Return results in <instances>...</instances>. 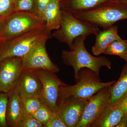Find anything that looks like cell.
Instances as JSON below:
<instances>
[{
  "label": "cell",
  "instance_id": "obj_1",
  "mask_svg": "<svg viewBox=\"0 0 127 127\" xmlns=\"http://www.w3.org/2000/svg\"><path fill=\"white\" fill-rule=\"evenodd\" d=\"M87 36L83 35L78 37L74 40L70 51L62 52L63 61L66 65L73 69L76 81L79 71L82 68H89L99 76L100 69L103 67L112 69V63L109 59L104 56H94L87 50L84 42Z\"/></svg>",
  "mask_w": 127,
  "mask_h": 127
},
{
  "label": "cell",
  "instance_id": "obj_2",
  "mask_svg": "<svg viewBox=\"0 0 127 127\" xmlns=\"http://www.w3.org/2000/svg\"><path fill=\"white\" fill-rule=\"evenodd\" d=\"M46 27L28 31L5 41L0 49V61L10 57L23 58L39 45L52 37Z\"/></svg>",
  "mask_w": 127,
  "mask_h": 127
},
{
  "label": "cell",
  "instance_id": "obj_3",
  "mask_svg": "<svg viewBox=\"0 0 127 127\" xmlns=\"http://www.w3.org/2000/svg\"><path fill=\"white\" fill-rule=\"evenodd\" d=\"M116 81L103 82L101 81L100 76L92 70L82 68L79 71L76 84L60 87L58 100L70 96L88 99L102 89L113 85Z\"/></svg>",
  "mask_w": 127,
  "mask_h": 127
},
{
  "label": "cell",
  "instance_id": "obj_4",
  "mask_svg": "<svg viewBox=\"0 0 127 127\" xmlns=\"http://www.w3.org/2000/svg\"><path fill=\"white\" fill-rule=\"evenodd\" d=\"M73 15L81 20L105 30L112 26L117 22L127 20V7L109 1L86 11Z\"/></svg>",
  "mask_w": 127,
  "mask_h": 127
},
{
  "label": "cell",
  "instance_id": "obj_5",
  "mask_svg": "<svg viewBox=\"0 0 127 127\" xmlns=\"http://www.w3.org/2000/svg\"><path fill=\"white\" fill-rule=\"evenodd\" d=\"M99 31L98 27L95 25L81 20L62 10L60 28L52 35L60 42L67 44L71 49L74 40L78 37L91 34L96 35Z\"/></svg>",
  "mask_w": 127,
  "mask_h": 127
},
{
  "label": "cell",
  "instance_id": "obj_6",
  "mask_svg": "<svg viewBox=\"0 0 127 127\" xmlns=\"http://www.w3.org/2000/svg\"><path fill=\"white\" fill-rule=\"evenodd\" d=\"M4 22L2 38L5 41L28 31L46 27L44 21L35 15L28 12H16Z\"/></svg>",
  "mask_w": 127,
  "mask_h": 127
},
{
  "label": "cell",
  "instance_id": "obj_7",
  "mask_svg": "<svg viewBox=\"0 0 127 127\" xmlns=\"http://www.w3.org/2000/svg\"><path fill=\"white\" fill-rule=\"evenodd\" d=\"M112 86L102 89L88 100L83 113L76 127H91L109 105Z\"/></svg>",
  "mask_w": 127,
  "mask_h": 127
},
{
  "label": "cell",
  "instance_id": "obj_8",
  "mask_svg": "<svg viewBox=\"0 0 127 127\" xmlns=\"http://www.w3.org/2000/svg\"><path fill=\"white\" fill-rule=\"evenodd\" d=\"M32 72L40 79L42 86L40 99L42 103L47 105L53 112L56 111L59 98V88L64 83L56 73L46 70L36 69L28 70Z\"/></svg>",
  "mask_w": 127,
  "mask_h": 127
},
{
  "label": "cell",
  "instance_id": "obj_9",
  "mask_svg": "<svg viewBox=\"0 0 127 127\" xmlns=\"http://www.w3.org/2000/svg\"><path fill=\"white\" fill-rule=\"evenodd\" d=\"M88 100L72 96L59 99L56 112L67 127H76L81 119Z\"/></svg>",
  "mask_w": 127,
  "mask_h": 127
},
{
  "label": "cell",
  "instance_id": "obj_10",
  "mask_svg": "<svg viewBox=\"0 0 127 127\" xmlns=\"http://www.w3.org/2000/svg\"><path fill=\"white\" fill-rule=\"evenodd\" d=\"M23 69L22 58H8L1 61L0 93H8L14 88Z\"/></svg>",
  "mask_w": 127,
  "mask_h": 127
},
{
  "label": "cell",
  "instance_id": "obj_11",
  "mask_svg": "<svg viewBox=\"0 0 127 127\" xmlns=\"http://www.w3.org/2000/svg\"><path fill=\"white\" fill-rule=\"evenodd\" d=\"M46 43L39 45L22 58L23 69H42L56 73L59 71L58 66L50 59L46 47Z\"/></svg>",
  "mask_w": 127,
  "mask_h": 127
},
{
  "label": "cell",
  "instance_id": "obj_12",
  "mask_svg": "<svg viewBox=\"0 0 127 127\" xmlns=\"http://www.w3.org/2000/svg\"><path fill=\"white\" fill-rule=\"evenodd\" d=\"M14 88L21 98H40L42 91L41 83L38 78L31 71L23 69Z\"/></svg>",
  "mask_w": 127,
  "mask_h": 127
},
{
  "label": "cell",
  "instance_id": "obj_13",
  "mask_svg": "<svg viewBox=\"0 0 127 127\" xmlns=\"http://www.w3.org/2000/svg\"><path fill=\"white\" fill-rule=\"evenodd\" d=\"M7 94L8 98L6 114L7 127H18L23 113L21 98L15 88Z\"/></svg>",
  "mask_w": 127,
  "mask_h": 127
},
{
  "label": "cell",
  "instance_id": "obj_14",
  "mask_svg": "<svg viewBox=\"0 0 127 127\" xmlns=\"http://www.w3.org/2000/svg\"><path fill=\"white\" fill-rule=\"evenodd\" d=\"M118 27L113 25L107 29L100 31L95 35V41L92 47L93 54L96 56L104 54L107 47L114 41L121 39L118 33Z\"/></svg>",
  "mask_w": 127,
  "mask_h": 127
},
{
  "label": "cell",
  "instance_id": "obj_15",
  "mask_svg": "<svg viewBox=\"0 0 127 127\" xmlns=\"http://www.w3.org/2000/svg\"><path fill=\"white\" fill-rule=\"evenodd\" d=\"M124 115L119 103L109 105L91 127H116Z\"/></svg>",
  "mask_w": 127,
  "mask_h": 127
},
{
  "label": "cell",
  "instance_id": "obj_16",
  "mask_svg": "<svg viewBox=\"0 0 127 127\" xmlns=\"http://www.w3.org/2000/svg\"><path fill=\"white\" fill-rule=\"evenodd\" d=\"M62 10L72 15L88 10L110 0H59Z\"/></svg>",
  "mask_w": 127,
  "mask_h": 127
},
{
  "label": "cell",
  "instance_id": "obj_17",
  "mask_svg": "<svg viewBox=\"0 0 127 127\" xmlns=\"http://www.w3.org/2000/svg\"><path fill=\"white\" fill-rule=\"evenodd\" d=\"M62 10L59 0H52L48 5L43 14V20L46 27L51 32L59 29Z\"/></svg>",
  "mask_w": 127,
  "mask_h": 127
},
{
  "label": "cell",
  "instance_id": "obj_18",
  "mask_svg": "<svg viewBox=\"0 0 127 127\" xmlns=\"http://www.w3.org/2000/svg\"><path fill=\"white\" fill-rule=\"evenodd\" d=\"M127 96V63L123 67L117 81L112 85L109 103L113 105L120 103Z\"/></svg>",
  "mask_w": 127,
  "mask_h": 127
},
{
  "label": "cell",
  "instance_id": "obj_19",
  "mask_svg": "<svg viewBox=\"0 0 127 127\" xmlns=\"http://www.w3.org/2000/svg\"><path fill=\"white\" fill-rule=\"evenodd\" d=\"M104 54L118 56L127 63V40L121 38L114 41L107 47Z\"/></svg>",
  "mask_w": 127,
  "mask_h": 127
},
{
  "label": "cell",
  "instance_id": "obj_20",
  "mask_svg": "<svg viewBox=\"0 0 127 127\" xmlns=\"http://www.w3.org/2000/svg\"><path fill=\"white\" fill-rule=\"evenodd\" d=\"M21 99L23 113L31 115L35 113L43 103L38 97H32Z\"/></svg>",
  "mask_w": 127,
  "mask_h": 127
},
{
  "label": "cell",
  "instance_id": "obj_21",
  "mask_svg": "<svg viewBox=\"0 0 127 127\" xmlns=\"http://www.w3.org/2000/svg\"><path fill=\"white\" fill-rule=\"evenodd\" d=\"M15 13V0H0V20L5 21Z\"/></svg>",
  "mask_w": 127,
  "mask_h": 127
},
{
  "label": "cell",
  "instance_id": "obj_22",
  "mask_svg": "<svg viewBox=\"0 0 127 127\" xmlns=\"http://www.w3.org/2000/svg\"><path fill=\"white\" fill-rule=\"evenodd\" d=\"M53 114V111L50 107L43 103L39 109L32 115L43 124L44 127L50 120Z\"/></svg>",
  "mask_w": 127,
  "mask_h": 127
},
{
  "label": "cell",
  "instance_id": "obj_23",
  "mask_svg": "<svg viewBox=\"0 0 127 127\" xmlns=\"http://www.w3.org/2000/svg\"><path fill=\"white\" fill-rule=\"evenodd\" d=\"M16 12H26L35 15L36 4L35 0H15Z\"/></svg>",
  "mask_w": 127,
  "mask_h": 127
},
{
  "label": "cell",
  "instance_id": "obj_24",
  "mask_svg": "<svg viewBox=\"0 0 127 127\" xmlns=\"http://www.w3.org/2000/svg\"><path fill=\"white\" fill-rule=\"evenodd\" d=\"M7 93H0V127H7L6 110L8 102Z\"/></svg>",
  "mask_w": 127,
  "mask_h": 127
},
{
  "label": "cell",
  "instance_id": "obj_25",
  "mask_svg": "<svg viewBox=\"0 0 127 127\" xmlns=\"http://www.w3.org/2000/svg\"><path fill=\"white\" fill-rule=\"evenodd\" d=\"M44 126L31 114L23 113L18 127H43Z\"/></svg>",
  "mask_w": 127,
  "mask_h": 127
},
{
  "label": "cell",
  "instance_id": "obj_26",
  "mask_svg": "<svg viewBox=\"0 0 127 127\" xmlns=\"http://www.w3.org/2000/svg\"><path fill=\"white\" fill-rule=\"evenodd\" d=\"M52 0H35L36 4L35 15L43 21L44 11L48 5Z\"/></svg>",
  "mask_w": 127,
  "mask_h": 127
},
{
  "label": "cell",
  "instance_id": "obj_27",
  "mask_svg": "<svg viewBox=\"0 0 127 127\" xmlns=\"http://www.w3.org/2000/svg\"><path fill=\"white\" fill-rule=\"evenodd\" d=\"M45 127H67L57 112H53V114Z\"/></svg>",
  "mask_w": 127,
  "mask_h": 127
},
{
  "label": "cell",
  "instance_id": "obj_28",
  "mask_svg": "<svg viewBox=\"0 0 127 127\" xmlns=\"http://www.w3.org/2000/svg\"><path fill=\"white\" fill-rule=\"evenodd\" d=\"M119 103L124 114L127 116V96Z\"/></svg>",
  "mask_w": 127,
  "mask_h": 127
},
{
  "label": "cell",
  "instance_id": "obj_29",
  "mask_svg": "<svg viewBox=\"0 0 127 127\" xmlns=\"http://www.w3.org/2000/svg\"><path fill=\"white\" fill-rule=\"evenodd\" d=\"M116 127H127V115H124L121 119L120 122Z\"/></svg>",
  "mask_w": 127,
  "mask_h": 127
},
{
  "label": "cell",
  "instance_id": "obj_30",
  "mask_svg": "<svg viewBox=\"0 0 127 127\" xmlns=\"http://www.w3.org/2000/svg\"><path fill=\"white\" fill-rule=\"evenodd\" d=\"M4 21L0 20V38H2V34H3V32H4Z\"/></svg>",
  "mask_w": 127,
  "mask_h": 127
},
{
  "label": "cell",
  "instance_id": "obj_31",
  "mask_svg": "<svg viewBox=\"0 0 127 127\" xmlns=\"http://www.w3.org/2000/svg\"><path fill=\"white\" fill-rule=\"evenodd\" d=\"M110 1L123 5L127 7V0H110Z\"/></svg>",
  "mask_w": 127,
  "mask_h": 127
},
{
  "label": "cell",
  "instance_id": "obj_32",
  "mask_svg": "<svg viewBox=\"0 0 127 127\" xmlns=\"http://www.w3.org/2000/svg\"><path fill=\"white\" fill-rule=\"evenodd\" d=\"M4 41L5 40L4 39H2V38H0V49Z\"/></svg>",
  "mask_w": 127,
  "mask_h": 127
},
{
  "label": "cell",
  "instance_id": "obj_33",
  "mask_svg": "<svg viewBox=\"0 0 127 127\" xmlns=\"http://www.w3.org/2000/svg\"><path fill=\"white\" fill-rule=\"evenodd\" d=\"M0 64H1V61H0Z\"/></svg>",
  "mask_w": 127,
  "mask_h": 127
}]
</instances>
